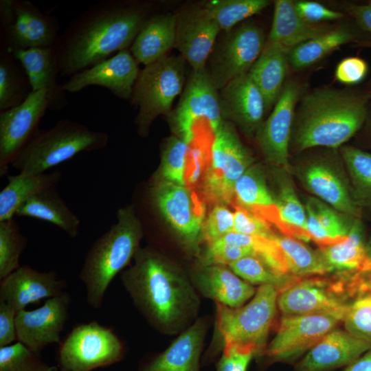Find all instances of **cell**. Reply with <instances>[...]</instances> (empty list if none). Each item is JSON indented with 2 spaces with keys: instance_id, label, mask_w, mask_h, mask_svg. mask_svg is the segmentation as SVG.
<instances>
[{
  "instance_id": "obj_46",
  "label": "cell",
  "mask_w": 371,
  "mask_h": 371,
  "mask_svg": "<svg viewBox=\"0 0 371 371\" xmlns=\"http://www.w3.org/2000/svg\"><path fill=\"white\" fill-rule=\"evenodd\" d=\"M344 323L348 332L371 342V293L351 303Z\"/></svg>"
},
{
  "instance_id": "obj_17",
  "label": "cell",
  "mask_w": 371,
  "mask_h": 371,
  "mask_svg": "<svg viewBox=\"0 0 371 371\" xmlns=\"http://www.w3.org/2000/svg\"><path fill=\"white\" fill-rule=\"evenodd\" d=\"M71 303L69 293L65 291L47 299L36 309L19 311L16 316L17 341L38 355L49 344H60Z\"/></svg>"
},
{
  "instance_id": "obj_31",
  "label": "cell",
  "mask_w": 371,
  "mask_h": 371,
  "mask_svg": "<svg viewBox=\"0 0 371 371\" xmlns=\"http://www.w3.org/2000/svg\"><path fill=\"white\" fill-rule=\"evenodd\" d=\"M262 167L253 164L236 181L234 196L238 205L260 216L279 230L281 222L275 196L270 192Z\"/></svg>"
},
{
  "instance_id": "obj_51",
  "label": "cell",
  "mask_w": 371,
  "mask_h": 371,
  "mask_svg": "<svg viewBox=\"0 0 371 371\" xmlns=\"http://www.w3.org/2000/svg\"><path fill=\"white\" fill-rule=\"evenodd\" d=\"M294 5L300 16L310 23L319 24L322 22L339 20L344 16V13L313 1H294Z\"/></svg>"
},
{
  "instance_id": "obj_36",
  "label": "cell",
  "mask_w": 371,
  "mask_h": 371,
  "mask_svg": "<svg viewBox=\"0 0 371 371\" xmlns=\"http://www.w3.org/2000/svg\"><path fill=\"white\" fill-rule=\"evenodd\" d=\"M278 168L275 172L277 192L274 196L281 222L280 232L300 240H310L305 207L296 194L288 171Z\"/></svg>"
},
{
  "instance_id": "obj_29",
  "label": "cell",
  "mask_w": 371,
  "mask_h": 371,
  "mask_svg": "<svg viewBox=\"0 0 371 371\" xmlns=\"http://www.w3.org/2000/svg\"><path fill=\"white\" fill-rule=\"evenodd\" d=\"M333 27L305 21L297 14L294 1L276 0L267 43H277L290 49L320 36Z\"/></svg>"
},
{
  "instance_id": "obj_21",
  "label": "cell",
  "mask_w": 371,
  "mask_h": 371,
  "mask_svg": "<svg viewBox=\"0 0 371 371\" xmlns=\"http://www.w3.org/2000/svg\"><path fill=\"white\" fill-rule=\"evenodd\" d=\"M66 281L56 271H38L21 265L0 282V300L17 313L30 304L58 296L65 292Z\"/></svg>"
},
{
  "instance_id": "obj_16",
  "label": "cell",
  "mask_w": 371,
  "mask_h": 371,
  "mask_svg": "<svg viewBox=\"0 0 371 371\" xmlns=\"http://www.w3.org/2000/svg\"><path fill=\"white\" fill-rule=\"evenodd\" d=\"M300 96L301 86L293 80L286 82L271 113L256 134L266 160L288 172L291 133Z\"/></svg>"
},
{
  "instance_id": "obj_13",
  "label": "cell",
  "mask_w": 371,
  "mask_h": 371,
  "mask_svg": "<svg viewBox=\"0 0 371 371\" xmlns=\"http://www.w3.org/2000/svg\"><path fill=\"white\" fill-rule=\"evenodd\" d=\"M345 316L343 313L284 315L276 336L262 355L271 362L293 360L335 329Z\"/></svg>"
},
{
  "instance_id": "obj_58",
  "label": "cell",
  "mask_w": 371,
  "mask_h": 371,
  "mask_svg": "<svg viewBox=\"0 0 371 371\" xmlns=\"http://www.w3.org/2000/svg\"><path fill=\"white\" fill-rule=\"evenodd\" d=\"M368 98H369V100H371V80L370 82V85H369V87H368V91L366 92Z\"/></svg>"
},
{
  "instance_id": "obj_49",
  "label": "cell",
  "mask_w": 371,
  "mask_h": 371,
  "mask_svg": "<svg viewBox=\"0 0 371 371\" xmlns=\"http://www.w3.org/2000/svg\"><path fill=\"white\" fill-rule=\"evenodd\" d=\"M234 232L267 238H273L276 236L269 222L240 205L234 212Z\"/></svg>"
},
{
  "instance_id": "obj_22",
  "label": "cell",
  "mask_w": 371,
  "mask_h": 371,
  "mask_svg": "<svg viewBox=\"0 0 371 371\" xmlns=\"http://www.w3.org/2000/svg\"><path fill=\"white\" fill-rule=\"evenodd\" d=\"M219 91L223 120L234 122L249 136L256 134L267 110L263 94L249 74L235 78Z\"/></svg>"
},
{
  "instance_id": "obj_45",
  "label": "cell",
  "mask_w": 371,
  "mask_h": 371,
  "mask_svg": "<svg viewBox=\"0 0 371 371\" xmlns=\"http://www.w3.org/2000/svg\"><path fill=\"white\" fill-rule=\"evenodd\" d=\"M0 371H57L21 342L0 347Z\"/></svg>"
},
{
  "instance_id": "obj_3",
  "label": "cell",
  "mask_w": 371,
  "mask_h": 371,
  "mask_svg": "<svg viewBox=\"0 0 371 371\" xmlns=\"http://www.w3.org/2000/svg\"><path fill=\"white\" fill-rule=\"evenodd\" d=\"M369 100L366 93L332 88L308 93L295 109L290 147L303 151L342 146L366 123Z\"/></svg>"
},
{
  "instance_id": "obj_2",
  "label": "cell",
  "mask_w": 371,
  "mask_h": 371,
  "mask_svg": "<svg viewBox=\"0 0 371 371\" xmlns=\"http://www.w3.org/2000/svg\"><path fill=\"white\" fill-rule=\"evenodd\" d=\"M121 280L148 323L164 333H176L196 316L199 300L191 280L151 247L139 248Z\"/></svg>"
},
{
  "instance_id": "obj_50",
  "label": "cell",
  "mask_w": 371,
  "mask_h": 371,
  "mask_svg": "<svg viewBox=\"0 0 371 371\" xmlns=\"http://www.w3.org/2000/svg\"><path fill=\"white\" fill-rule=\"evenodd\" d=\"M256 356V352L249 348L224 346L216 371H247L251 360Z\"/></svg>"
},
{
  "instance_id": "obj_54",
  "label": "cell",
  "mask_w": 371,
  "mask_h": 371,
  "mask_svg": "<svg viewBox=\"0 0 371 371\" xmlns=\"http://www.w3.org/2000/svg\"><path fill=\"white\" fill-rule=\"evenodd\" d=\"M346 10L357 24L371 35V5L351 3L346 7Z\"/></svg>"
},
{
  "instance_id": "obj_11",
  "label": "cell",
  "mask_w": 371,
  "mask_h": 371,
  "mask_svg": "<svg viewBox=\"0 0 371 371\" xmlns=\"http://www.w3.org/2000/svg\"><path fill=\"white\" fill-rule=\"evenodd\" d=\"M343 274L323 278L297 277L278 293V306L284 315L319 313H346L351 303Z\"/></svg>"
},
{
  "instance_id": "obj_14",
  "label": "cell",
  "mask_w": 371,
  "mask_h": 371,
  "mask_svg": "<svg viewBox=\"0 0 371 371\" xmlns=\"http://www.w3.org/2000/svg\"><path fill=\"white\" fill-rule=\"evenodd\" d=\"M262 30L249 22L228 32L210 56V79L221 90L235 78L249 71L265 46Z\"/></svg>"
},
{
  "instance_id": "obj_55",
  "label": "cell",
  "mask_w": 371,
  "mask_h": 371,
  "mask_svg": "<svg viewBox=\"0 0 371 371\" xmlns=\"http://www.w3.org/2000/svg\"><path fill=\"white\" fill-rule=\"evenodd\" d=\"M14 0L0 1V21L1 29L8 27L14 21Z\"/></svg>"
},
{
  "instance_id": "obj_6",
  "label": "cell",
  "mask_w": 371,
  "mask_h": 371,
  "mask_svg": "<svg viewBox=\"0 0 371 371\" xmlns=\"http://www.w3.org/2000/svg\"><path fill=\"white\" fill-rule=\"evenodd\" d=\"M278 290L260 285L249 302L231 308L216 302V329L223 339V348L234 346L251 349L262 355L278 306Z\"/></svg>"
},
{
  "instance_id": "obj_53",
  "label": "cell",
  "mask_w": 371,
  "mask_h": 371,
  "mask_svg": "<svg viewBox=\"0 0 371 371\" xmlns=\"http://www.w3.org/2000/svg\"><path fill=\"white\" fill-rule=\"evenodd\" d=\"M16 314L11 306L0 300V347L10 345L17 340Z\"/></svg>"
},
{
  "instance_id": "obj_26",
  "label": "cell",
  "mask_w": 371,
  "mask_h": 371,
  "mask_svg": "<svg viewBox=\"0 0 371 371\" xmlns=\"http://www.w3.org/2000/svg\"><path fill=\"white\" fill-rule=\"evenodd\" d=\"M207 322L199 319L186 328L163 352L151 357L138 371H199Z\"/></svg>"
},
{
  "instance_id": "obj_5",
  "label": "cell",
  "mask_w": 371,
  "mask_h": 371,
  "mask_svg": "<svg viewBox=\"0 0 371 371\" xmlns=\"http://www.w3.org/2000/svg\"><path fill=\"white\" fill-rule=\"evenodd\" d=\"M106 133L89 128L70 119H62L52 127L38 129L14 159L19 172L41 174L82 152L107 147Z\"/></svg>"
},
{
  "instance_id": "obj_42",
  "label": "cell",
  "mask_w": 371,
  "mask_h": 371,
  "mask_svg": "<svg viewBox=\"0 0 371 371\" xmlns=\"http://www.w3.org/2000/svg\"><path fill=\"white\" fill-rule=\"evenodd\" d=\"M189 146L177 136L166 140L161 150V164L153 182L166 181L186 186V169Z\"/></svg>"
},
{
  "instance_id": "obj_37",
  "label": "cell",
  "mask_w": 371,
  "mask_h": 371,
  "mask_svg": "<svg viewBox=\"0 0 371 371\" xmlns=\"http://www.w3.org/2000/svg\"><path fill=\"white\" fill-rule=\"evenodd\" d=\"M357 38L356 31L350 26L333 27L320 36L290 49L289 67L295 71L310 67L333 50L355 41Z\"/></svg>"
},
{
  "instance_id": "obj_56",
  "label": "cell",
  "mask_w": 371,
  "mask_h": 371,
  "mask_svg": "<svg viewBox=\"0 0 371 371\" xmlns=\"http://www.w3.org/2000/svg\"><path fill=\"white\" fill-rule=\"evenodd\" d=\"M344 371H371V348L349 364Z\"/></svg>"
},
{
  "instance_id": "obj_35",
  "label": "cell",
  "mask_w": 371,
  "mask_h": 371,
  "mask_svg": "<svg viewBox=\"0 0 371 371\" xmlns=\"http://www.w3.org/2000/svg\"><path fill=\"white\" fill-rule=\"evenodd\" d=\"M305 210L310 238L319 247L344 241L348 237L355 219L348 223L345 220L346 215L340 214L335 209L315 197L309 198L306 201Z\"/></svg>"
},
{
  "instance_id": "obj_27",
  "label": "cell",
  "mask_w": 371,
  "mask_h": 371,
  "mask_svg": "<svg viewBox=\"0 0 371 371\" xmlns=\"http://www.w3.org/2000/svg\"><path fill=\"white\" fill-rule=\"evenodd\" d=\"M10 53L24 69L32 91H48L50 110H60L68 104L63 84L58 82L60 75L54 45L16 50Z\"/></svg>"
},
{
  "instance_id": "obj_24",
  "label": "cell",
  "mask_w": 371,
  "mask_h": 371,
  "mask_svg": "<svg viewBox=\"0 0 371 371\" xmlns=\"http://www.w3.org/2000/svg\"><path fill=\"white\" fill-rule=\"evenodd\" d=\"M371 348V342L335 328L313 346L295 371H331L348 366Z\"/></svg>"
},
{
  "instance_id": "obj_34",
  "label": "cell",
  "mask_w": 371,
  "mask_h": 371,
  "mask_svg": "<svg viewBox=\"0 0 371 371\" xmlns=\"http://www.w3.org/2000/svg\"><path fill=\"white\" fill-rule=\"evenodd\" d=\"M319 252L333 271L351 274L371 271V259L363 240L359 218L354 220L344 241L319 247Z\"/></svg>"
},
{
  "instance_id": "obj_9",
  "label": "cell",
  "mask_w": 371,
  "mask_h": 371,
  "mask_svg": "<svg viewBox=\"0 0 371 371\" xmlns=\"http://www.w3.org/2000/svg\"><path fill=\"white\" fill-rule=\"evenodd\" d=\"M253 165V158L228 121L224 120L211 146V164L204 179V192L212 200L229 202L238 178Z\"/></svg>"
},
{
  "instance_id": "obj_30",
  "label": "cell",
  "mask_w": 371,
  "mask_h": 371,
  "mask_svg": "<svg viewBox=\"0 0 371 371\" xmlns=\"http://www.w3.org/2000/svg\"><path fill=\"white\" fill-rule=\"evenodd\" d=\"M289 50L279 43H266L248 71L265 97L267 111L274 106L285 84L289 67Z\"/></svg>"
},
{
  "instance_id": "obj_4",
  "label": "cell",
  "mask_w": 371,
  "mask_h": 371,
  "mask_svg": "<svg viewBox=\"0 0 371 371\" xmlns=\"http://www.w3.org/2000/svg\"><path fill=\"white\" fill-rule=\"evenodd\" d=\"M116 217V222L87 250L79 272L87 303L94 309L102 307L109 286L130 264L144 233L132 205L120 208Z\"/></svg>"
},
{
  "instance_id": "obj_25",
  "label": "cell",
  "mask_w": 371,
  "mask_h": 371,
  "mask_svg": "<svg viewBox=\"0 0 371 371\" xmlns=\"http://www.w3.org/2000/svg\"><path fill=\"white\" fill-rule=\"evenodd\" d=\"M190 280L195 289L203 296L231 308L241 306L256 291L225 265H199Z\"/></svg>"
},
{
  "instance_id": "obj_52",
  "label": "cell",
  "mask_w": 371,
  "mask_h": 371,
  "mask_svg": "<svg viewBox=\"0 0 371 371\" xmlns=\"http://www.w3.org/2000/svg\"><path fill=\"white\" fill-rule=\"evenodd\" d=\"M368 71V63L361 58L347 57L336 67L335 76L337 80L345 85H356L362 81Z\"/></svg>"
},
{
  "instance_id": "obj_48",
  "label": "cell",
  "mask_w": 371,
  "mask_h": 371,
  "mask_svg": "<svg viewBox=\"0 0 371 371\" xmlns=\"http://www.w3.org/2000/svg\"><path fill=\"white\" fill-rule=\"evenodd\" d=\"M234 213L223 204L217 205L203 224L202 236L207 243L214 242L234 232Z\"/></svg>"
},
{
  "instance_id": "obj_41",
  "label": "cell",
  "mask_w": 371,
  "mask_h": 371,
  "mask_svg": "<svg viewBox=\"0 0 371 371\" xmlns=\"http://www.w3.org/2000/svg\"><path fill=\"white\" fill-rule=\"evenodd\" d=\"M341 154L351 179L357 203L359 206L371 207V153L352 146H343Z\"/></svg>"
},
{
  "instance_id": "obj_44",
  "label": "cell",
  "mask_w": 371,
  "mask_h": 371,
  "mask_svg": "<svg viewBox=\"0 0 371 371\" xmlns=\"http://www.w3.org/2000/svg\"><path fill=\"white\" fill-rule=\"evenodd\" d=\"M27 243L14 218L0 221V280L17 269Z\"/></svg>"
},
{
  "instance_id": "obj_59",
  "label": "cell",
  "mask_w": 371,
  "mask_h": 371,
  "mask_svg": "<svg viewBox=\"0 0 371 371\" xmlns=\"http://www.w3.org/2000/svg\"><path fill=\"white\" fill-rule=\"evenodd\" d=\"M369 128H370V133H371V118L369 121Z\"/></svg>"
},
{
  "instance_id": "obj_47",
  "label": "cell",
  "mask_w": 371,
  "mask_h": 371,
  "mask_svg": "<svg viewBox=\"0 0 371 371\" xmlns=\"http://www.w3.org/2000/svg\"><path fill=\"white\" fill-rule=\"evenodd\" d=\"M247 256H254V252L251 248L240 247L217 240L207 243L206 248L200 256L199 265L203 266L214 265L228 266Z\"/></svg>"
},
{
  "instance_id": "obj_12",
  "label": "cell",
  "mask_w": 371,
  "mask_h": 371,
  "mask_svg": "<svg viewBox=\"0 0 371 371\" xmlns=\"http://www.w3.org/2000/svg\"><path fill=\"white\" fill-rule=\"evenodd\" d=\"M146 190L150 208L169 224L185 248L197 253L203 216L196 212L190 191L166 181L152 182Z\"/></svg>"
},
{
  "instance_id": "obj_10",
  "label": "cell",
  "mask_w": 371,
  "mask_h": 371,
  "mask_svg": "<svg viewBox=\"0 0 371 371\" xmlns=\"http://www.w3.org/2000/svg\"><path fill=\"white\" fill-rule=\"evenodd\" d=\"M171 120L177 136L189 146L201 125H207L214 135L219 131L224 120L218 92L206 69L193 71Z\"/></svg>"
},
{
  "instance_id": "obj_19",
  "label": "cell",
  "mask_w": 371,
  "mask_h": 371,
  "mask_svg": "<svg viewBox=\"0 0 371 371\" xmlns=\"http://www.w3.org/2000/svg\"><path fill=\"white\" fill-rule=\"evenodd\" d=\"M139 73L138 63L126 49L69 77L63 88L65 91L76 93L89 86H100L117 98L130 99Z\"/></svg>"
},
{
  "instance_id": "obj_1",
  "label": "cell",
  "mask_w": 371,
  "mask_h": 371,
  "mask_svg": "<svg viewBox=\"0 0 371 371\" xmlns=\"http://www.w3.org/2000/svg\"><path fill=\"white\" fill-rule=\"evenodd\" d=\"M141 3L100 0L72 19L54 45L60 76L70 77L128 49L148 19Z\"/></svg>"
},
{
  "instance_id": "obj_8",
  "label": "cell",
  "mask_w": 371,
  "mask_h": 371,
  "mask_svg": "<svg viewBox=\"0 0 371 371\" xmlns=\"http://www.w3.org/2000/svg\"><path fill=\"white\" fill-rule=\"evenodd\" d=\"M125 349L113 329L97 321L73 327L59 344L60 371H91L119 362Z\"/></svg>"
},
{
  "instance_id": "obj_28",
  "label": "cell",
  "mask_w": 371,
  "mask_h": 371,
  "mask_svg": "<svg viewBox=\"0 0 371 371\" xmlns=\"http://www.w3.org/2000/svg\"><path fill=\"white\" fill-rule=\"evenodd\" d=\"M176 26V14L149 17L130 47L137 62L147 66L166 56L175 45Z\"/></svg>"
},
{
  "instance_id": "obj_7",
  "label": "cell",
  "mask_w": 371,
  "mask_h": 371,
  "mask_svg": "<svg viewBox=\"0 0 371 371\" xmlns=\"http://www.w3.org/2000/svg\"><path fill=\"white\" fill-rule=\"evenodd\" d=\"M184 62L181 56L166 55L139 71L131 98L138 109L135 122L139 135H148L157 116L169 113L183 86Z\"/></svg>"
},
{
  "instance_id": "obj_20",
  "label": "cell",
  "mask_w": 371,
  "mask_h": 371,
  "mask_svg": "<svg viewBox=\"0 0 371 371\" xmlns=\"http://www.w3.org/2000/svg\"><path fill=\"white\" fill-rule=\"evenodd\" d=\"M177 17L175 45L193 71L205 69L220 27L203 6L187 8Z\"/></svg>"
},
{
  "instance_id": "obj_32",
  "label": "cell",
  "mask_w": 371,
  "mask_h": 371,
  "mask_svg": "<svg viewBox=\"0 0 371 371\" xmlns=\"http://www.w3.org/2000/svg\"><path fill=\"white\" fill-rule=\"evenodd\" d=\"M15 215L50 223L71 238L78 235L81 224L80 218L67 206L56 187L41 191L31 197L19 207Z\"/></svg>"
},
{
  "instance_id": "obj_57",
  "label": "cell",
  "mask_w": 371,
  "mask_h": 371,
  "mask_svg": "<svg viewBox=\"0 0 371 371\" xmlns=\"http://www.w3.org/2000/svg\"><path fill=\"white\" fill-rule=\"evenodd\" d=\"M366 249H367L368 254L371 259V236L366 244Z\"/></svg>"
},
{
  "instance_id": "obj_23",
  "label": "cell",
  "mask_w": 371,
  "mask_h": 371,
  "mask_svg": "<svg viewBox=\"0 0 371 371\" xmlns=\"http://www.w3.org/2000/svg\"><path fill=\"white\" fill-rule=\"evenodd\" d=\"M301 168L300 179L309 192L341 214L360 218V206L346 180L332 164L321 159L308 162Z\"/></svg>"
},
{
  "instance_id": "obj_38",
  "label": "cell",
  "mask_w": 371,
  "mask_h": 371,
  "mask_svg": "<svg viewBox=\"0 0 371 371\" xmlns=\"http://www.w3.org/2000/svg\"><path fill=\"white\" fill-rule=\"evenodd\" d=\"M275 240L283 254L291 275L306 277L323 276L333 271L320 252L313 251L300 240L283 234H277Z\"/></svg>"
},
{
  "instance_id": "obj_15",
  "label": "cell",
  "mask_w": 371,
  "mask_h": 371,
  "mask_svg": "<svg viewBox=\"0 0 371 371\" xmlns=\"http://www.w3.org/2000/svg\"><path fill=\"white\" fill-rule=\"evenodd\" d=\"M49 109L48 91L40 90L31 91L22 103L0 112V177L7 174Z\"/></svg>"
},
{
  "instance_id": "obj_40",
  "label": "cell",
  "mask_w": 371,
  "mask_h": 371,
  "mask_svg": "<svg viewBox=\"0 0 371 371\" xmlns=\"http://www.w3.org/2000/svg\"><path fill=\"white\" fill-rule=\"evenodd\" d=\"M270 4L268 0H212L203 5L220 30L229 32L238 23L258 14Z\"/></svg>"
},
{
  "instance_id": "obj_43",
  "label": "cell",
  "mask_w": 371,
  "mask_h": 371,
  "mask_svg": "<svg viewBox=\"0 0 371 371\" xmlns=\"http://www.w3.org/2000/svg\"><path fill=\"white\" fill-rule=\"evenodd\" d=\"M238 276L249 284L273 286L278 293L290 285L297 276L281 275L255 256H247L228 265Z\"/></svg>"
},
{
  "instance_id": "obj_60",
  "label": "cell",
  "mask_w": 371,
  "mask_h": 371,
  "mask_svg": "<svg viewBox=\"0 0 371 371\" xmlns=\"http://www.w3.org/2000/svg\"><path fill=\"white\" fill-rule=\"evenodd\" d=\"M368 4H369L370 5H371V1H370L369 3H368Z\"/></svg>"
},
{
  "instance_id": "obj_33",
  "label": "cell",
  "mask_w": 371,
  "mask_h": 371,
  "mask_svg": "<svg viewBox=\"0 0 371 371\" xmlns=\"http://www.w3.org/2000/svg\"><path fill=\"white\" fill-rule=\"evenodd\" d=\"M62 172L27 174L19 172L8 176V183L0 192V221L14 218L19 207L35 194L56 187Z\"/></svg>"
},
{
  "instance_id": "obj_39",
  "label": "cell",
  "mask_w": 371,
  "mask_h": 371,
  "mask_svg": "<svg viewBox=\"0 0 371 371\" xmlns=\"http://www.w3.org/2000/svg\"><path fill=\"white\" fill-rule=\"evenodd\" d=\"M32 91L20 63L4 48L0 52V112L22 103Z\"/></svg>"
},
{
  "instance_id": "obj_18",
  "label": "cell",
  "mask_w": 371,
  "mask_h": 371,
  "mask_svg": "<svg viewBox=\"0 0 371 371\" xmlns=\"http://www.w3.org/2000/svg\"><path fill=\"white\" fill-rule=\"evenodd\" d=\"M14 18L1 29V47L16 50L54 46L60 36L58 20L32 2L14 0Z\"/></svg>"
}]
</instances>
